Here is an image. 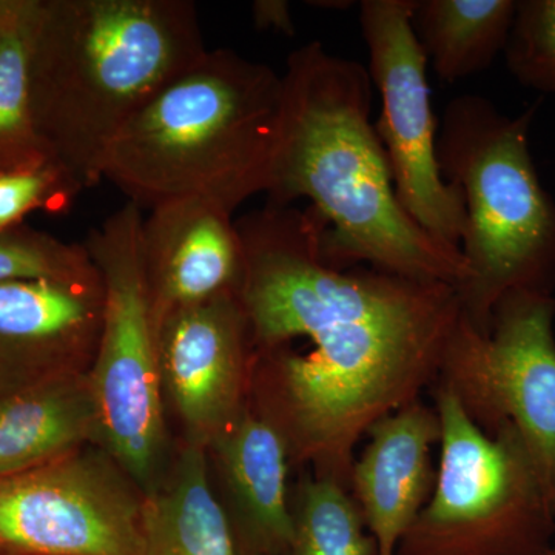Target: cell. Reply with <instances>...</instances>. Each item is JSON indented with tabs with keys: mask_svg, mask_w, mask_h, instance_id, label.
Here are the masks:
<instances>
[{
	"mask_svg": "<svg viewBox=\"0 0 555 555\" xmlns=\"http://www.w3.org/2000/svg\"><path fill=\"white\" fill-rule=\"evenodd\" d=\"M281 82L268 203L308 199L323 222L324 258L338 268L371 264L459 291L469 278L462 250L433 238L398 203L371 122L367 68L310 42L288 56Z\"/></svg>",
	"mask_w": 555,
	"mask_h": 555,
	"instance_id": "obj_2",
	"label": "cell"
},
{
	"mask_svg": "<svg viewBox=\"0 0 555 555\" xmlns=\"http://www.w3.org/2000/svg\"><path fill=\"white\" fill-rule=\"evenodd\" d=\"M14 389L9 385V383L3 382L2 378H0V398L10 396V393H13Z\"/></svg>",
	"mask_w": 555,
	"mask_h": 555,
	"instance_id": "obj_25",
	"label": "cell"
},
{
	"mask_svg": "<svg viewBox=\"0 0 555 555\" xmlns=\"http://www.w3.org/2000/svg\"><path fill=\"white\" fill-rule=\"evenodd\" d=\"M101 438L90 371L43 378L0 398V477L101 444Z\"/></svg>",
	"mask_w": 555,
	"mask_h": 555,
	"instance_id": "obj_16",
	"label": "cell"
},
{
	"mask_svg": "<svg viewBox=\"0 0 555 555\" xmlns=\"http://www.w3.org/2000/svg\"><path fill=\"white\" fill-rule=\"evenodd\" d=\"M144 217L127 203L91 229L82 246L104 281V318L90 369L101 444L149 492L175 452L160 389L156 320L141 259Z\"/></svg>",
	"mask_w": 555,
	"mask_h": 555,
	"instance_id": "obj_7",
	"label": "cell"
},
{
	"mask_svg": "<svg viewBox=\"0 0 555 555\" xmlns=\"http://www.w3.org/2000/svg\"><path fill=\"white\" fill-rule=\"evenodd\" d=\"M160 389L175 444L206 449L247 406L250 335L236 292L156 318Z\"/></svg>",
	"mask_w": 555,
	"mask_h": 555,
	"instance_id": "obj_11",
	"label": "cell"
},
{
	"mask_svg": "<svg viewBox=\"0 0 555 555\" xmlns=\"http://www.w3.org/2000/svg\"><path fill=\"white\" fill-rule=\"evenodd\" d=\"M254 20L259 30H275L292 36L295 33L288 3L283 0H259L254 3Z\"/></svg>",
	"mask_w": 555,
	"mask_h": 555,
	"instance_id": "obj_24",
	"label": "cell"
},
{
	"mask_svg": "<svg viewBox=\"0 0 555 555\" xmlns=\"http://www.w3.org/2000/svg\"><path fill=\"white\" fill-rule=\"evenodd\" d=\"M516 0H415L412 30L427 65L444 82L491 67L505 51Z\"/></svg>",
	"mask_w": 555,
	"mask_h": 555,
	"instance_id": "obj_18",
	"label": "cell"
},
{
	"mask_svg": "<svg viewBox=\"0 0 555 555\" xmlns=\"http://www.w3.org/2000/svg\"><path fill=\"white\" fill-rule=\"evenodd\" d=\"M514 78L540 93L555 94V0H521L506 49Z\"/></svg>",
	"mask_w": 555,
	"mask_h": 555,
	"instance_id": "obj_22",
	"label": "cell"
},
{
	"mask_svg": "<svg viewBox=\"0 0 555 555\" xmlns=\"http://www.w3.org/2000/svg\"><path fill=\"white\" fill-rule=\"evenodd\" d=\"M546 555H555V540H554L553 546H551V550L547 551Z\"/></svg>",
	"mask_w": 555,
	"mask_h": 555,
	"instance_id": "obj_26",
	"label": "cell"
},
{
	"mask_svg": "<svg viewBox=\"0 0 555 555\" xmlns=\"http://www.w3.org/2000/svg\"><path fill=\"white\" fill-rule=\"evenodd\" d=\"M82 192L54 164L0 173V232L24 224L35 210L62 211Z\"/></svg>",
	"mask_w": 555,
	"mask_h": 555,
	"instance_id": "obj_23",
	"label": "cell"
},
{
	"mask_svg": "<svg viewBox=\"0 0 555 555\" xmlns=\"http://www.w3.org/2000/svg\"><path fill=\"white\" fill-rule=\"evenodd\" d=\"M147 492L101 444L0 477V551L139 555Z\"/></svg>",
	"mask_w": 555,
	"mask_h": 555,
	"instance_id": "obj_9",
	"label": "cell"
},
{
	"mask_svg": "<svg viewBox=\"0 0 555 555\" xmlns=\"http://www.w3.org/2000/svg\"><path fill=\"white\" fill-rule=\"evenodd\" d=\"M139 555H240L211 488L206 449L175 444L169 467L147 494Z\"/></svg>",
	"mask_w": 555,
	"mask_h": 555,
	"instance_id": "obj_17",
	"label": "cell"
},
{
	"mask_svg": "<svg viewBox=\"0 0 555 555\" xmlns=\"http://www.w3.org/2000/svg\"><path fill=\"white\" fill-rule=\"evenodd\" d=\"M206 51L190 0H40L28 86L50 163L94 188L120 129Z\"/></svg>",
	"mask_w": 555,
	"mask_h": 555,
	"instance_id": "obj_3",
	"label": "cell"
},
{
	"mask_svg": "<svg viewBox=\"0 0 555 555\" xmlns=\"http://www.w3.org/2000/svg\"><path fill=\"white\" fill-rule=\"evenodd\" d=\"M235 224L248 401L284 438L292 465L350 491L358 441L436 385L463 312L459 292L332 264L310 207L266 203Z\"/></svg>",
	"mask_w": 555,
	"mask_h": 555,
	"instance_id": "obj_1",
	"label": "cell"
},
{
	"mask_svg": "<svg viewBox=\"0 0 555 555\" xmlns=\"http://www.w3.org/2000/svg\"><path fill=\"white\" fill-rule=\"evenodd\" d=\"M101 273L0 284V378L14 390L93 366L104 318Z\"/></svg>",
	"mask_w": 555,
	"mask_h": 555,
	"instance_id": "obj_12",
	"label": "cell"
},
{
	"mask_svg": "<svg viewBox=\"0 0 555 555\" xmlns=\"http://www.w3.org/2000/svg\"><path fill=\"white\" fill-rule=\"evenodd\" d=\"M434 390L436 485L396 555H546L555 513L524 438L511 423L488 436L451 390Z\"/></svg>",
	"mask_w": 555,
	"mask_h": 555,
	"instance_id": "obj_6",
	"label": "cell"
},
{
	"mask_svg": "<svg viewBox=\"0 0 555 555\" xmlns=\"http://www.w3.org/2000/svg\"><path fill=\"white\" fill-rule=\"evenodd\" d=\"M554 318V295L532 291L506 295L489 334L462 312L436 385L488 436L506 423L516 427L555 513Z\"/></svg>",
	"mask_w": 555,
	"mask_h": 555,
	"instance_id": "obj_8",
	"label": "cell"
},
{
	"mask_svg": "<svg viewBox=\"0 0 555 555\" xmlns=\"http://www.w3.org/2000/svg\"><path fill=\"white\" fill-rule=\"evenodd\" d=\"M208 476L240 555H288L291 456L275 426L247 406L206 448Z\"/></svg>",
	"mask_w": 555,
	"mask_h": 555,
	"instance_id": "obj_13",
	"label": "cell"
},
{
	"mask_svg": "<svg viewBox=\"0 0 555 555\" xmlns=\"http://www.w3.org/2000/svg\"><path fill=\"white\" fill-rule=\"evenodd\" d=\"M356 459L350 492L378 543V555H396L398 543L429 502L437 470L430 447L440 443L437 409L416 400L369 429Z\"/></svg>",
	"mask_w": 555,
	"mask_h": 555,
	"instance_id": "obj_15",
	"label": "cell"
},
{
	"mask_svg": "<svg viewBox=\"0 0 555 555\" xmlns=\"http://www.w3.org/2000/svg\"><path fill=\"white\" fill-rule=\"evenodd\" d=\"M98 272L82 243H64L25 224L0 232V284L83 280Z\"/></svg>",
	"mask_w": 555,
	"mask_h": 555,
	"instance_id": "obj_21",
	"label": "cell"
},
{
	"mask_svg": "<svg viewBox=\"0 0 555 555\" xmlns=\"http://www.w3.org/2000/svg\"><path fill=\"white\" fill-rule=\"evenodd\" d=\"M291 513L288 555H378L356 496L337 481L302 474L291 488Z\"/></svg>",
	"mask_w": 555,
	"mask_h": 555,
	"instance_id": "obj_20",
	"label": "cell"
},
{
	"mask_svg": "<svg viewBox=\"0 0 555 555\" xmlns=\"http://www.w3.org/2000/svg\"><path fill=\"white\" fill-rule=\"evenodd\" d=\"M141 259L155 320L167 310L236 292L243 273L233 215L201 198L149 210L141 228Z\"/></svg>",
	"mask_w": 555,
	"mask_h": 555,
	"instance_id": "obj_14",
	"label": "cell"
},
{
	"mask_svg": "<svg viewBox=\"0 0 555 555\" xmlns=\"http://www.w3.org/2000/svg\"><path fill=\"white\" fill-rule=\"evenodd\" d=\"M535 109L513 118L478 94H463L449 102L438 127V166L466 207L460 250L469 278L456 292L463 315L481 334L511 292L553 294L555 286V203L529 152Z\"/></svg>",
	"mask_w": 555,
	"mask_h": 555,
	"instance_id": "obj_5",
	"label": "cell"
},
{
	"mask_svg": "<svg viewBox=\"0 0 555 555\" xmlns=\"http://www.w3.org/2000/svg\"><path fill=\"white\" fill-rule=\"evenodd\" d=\"M415 0H361L369 76L382 96L375 131L385 149L398 203L433 238L460 248L466 228L462 190L444 181L427 60L412 30Z\"/></svg>",
	"mask_w": 555,
	"mask_h": 555,
	"instance_id": "obj_10",
	"label": "cell"
},
{
	"mask_svg": "<svg viewBox=\"0 0 555 555\" xmlns=\"http://www.w3.org/2000/svg\"><path fill=\"white\" fill-rule=\"evenodd\" d=\"M40 0H0V173L50 163L33 124L28 64Z\"/></svg>",
	"mask_w": 555,
	"mask_h": 555,
	"instance_id": "obj_19",
	"label": "cell"
},
{
	"mask_svg": "<svg viewBox=\"0 0 555 555\" xmlns=\"http://www.w3.org/2000/svg\"><path fill=\"white\" fill-rule=\"evenodd\" d=\"M281 76L236 51H206L134 113L102 178L141 208L201 198L230 214L268 192Z\"/></svg>",
	"mask_w": 555,
	"mask_h": 555,
	"instance_id": "obj_4",
	"label": "cell"
},
{
	"mask_svg": "<svg viewBox=\"0 0 555 555\" xmlns=\"http://www.w3.org/2000/svg\"><path fill=\"white\" fill-rule=\"evenodd\" d=\"M0 555H13V554H7V553H2V551H0Z\"/></svg>",
	"mask_w": 555,
	"mask_h": 555,
	"instance_id": "obj_27",
	"label": "cell"
}]
</instances>
